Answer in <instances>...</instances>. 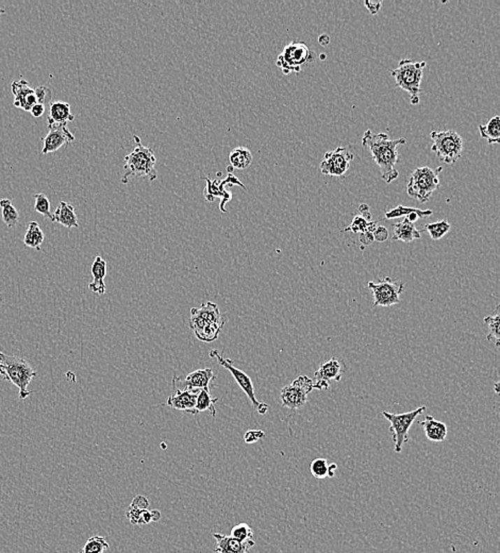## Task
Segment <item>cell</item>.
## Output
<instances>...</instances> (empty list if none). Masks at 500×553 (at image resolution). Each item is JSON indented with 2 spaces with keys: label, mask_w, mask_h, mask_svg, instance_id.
Returning <instances> with one entry per match:
<instances>
[{
  "label": "cell",
  "mask_w": 500,
  "mask_h": 553,
  "mask_svg": "<svg viewBox=\"0 0 500 553\" xmlns=\"http://www.w3.org/2000/svg\"><path fill=\"white\" fill-rule=\"evenodd\" d=\"M407 140L403 138L397 140H390L385 134H373L371 130H366L362 138V146L371 152L373 161L380 169L381 177L387 183H392L398 178L399 173L395 168L398 162L397 149L406 145Z\"/></svg>",
  "instance_id": "cell-1"
},
{
  "label": "cell",
  "mask_w": 500,
  "mask_h": 553,
  "mask_svg": "<svg viewBox=\"0 0 500 553\" xmlns=\"http://www.w3.org/2000/svg\"><path fill=\"white\" fill-rule=\"evenodd\" d=\"M136 142V148L131 154L124 157V175L122 177V183L127 185L131 177L136 178H148L155 181L158 177L156 169L157 158L154 150L142 144L140 136H134Z\"/></svg>",
  "instance_id": "cell-2"
},
{
  "label": "cell",
  "mask_w": 500,
  "mask_h": 553,
  "mask_svg": "<svg viewBox=\"0 0 500 553\" xmlns=\"http://www.w3.org/2000/svg\"><path fill=\"white\" fill-rule=\"evenodd\" d=\"M0 375L17 387L20 400L30 397L31 392L28 389V385L36 378V371L27 361L0 352Z\"/></svg>",
  "instance_id": "cell-3"
},
{
  "label": "cell",
  "mask_w": 500,
  "mask_h": 553,
  "mask_svg": "<svg viewBox=\"0 0 500 553\" xmlns=\"http://www.w3.org/2000/svg\"><path fill=\"white\" fill-rule=\"evenodd\" d=\"M442 171V167L432 169L430 167L424 166L414 169L413 173L410 175L409 181H408V195L417 200L420 203L429 201L432 194L440 187L438 173Z\"/></svg>",
  "instance_id": "cell-4"
},
{
  "label": "cell",
  "mask_w": 500,
  "mask_h": 553,
  "mask_svg": "<svg viewBox=\"0 0 500 553\" xmlns=\"http://www.w3.org/2000/svg\"><path fill=\"white\" fill-rule=\"evenodd\" d=\"M426 65L427 63L424 61L414 62L410 59H403L400 60L397 69L391 71V75L399 89L407 92L411 98L418 97L422 93L420 82Z\"/></svg>",
  "instance_id": "cell-5"
},
{
  "label": "cell",
  "mask_w": 500,
  "mask_h": 553,
  "mask_svg": "<svg viewBox=\"0 0 500 553\" xmlns=\"http://www.w3.org/2000/svg\"><path fill=\"white\" fill-rule=\"evenodd\" d=\"M432 144L431 150L438 160L446 164H454L460 160L463 152V140L460 134L454 130L430 132Z\"/></svg>",
  "instance_id": "cell-6"
},
{
  "label": "cell",
  "mask_w": 500,
  "mask_h": 553,
  "mask_svg": "<svg viewBox=\"0 0 500 553\" xmlns=\"http://www.w3.org/2000/svg\"><path fill=\"white\" fill-rule=\"evenodd\" d=\"M314 54L303 42L287 44L278 56L276 64L285 75L300 73L306 65L313 62Z\"/></svg>",
  "instance_id": "cell-7"
},
{
  "label": "cell",
  "mask_w": 500,
  "mask_h": 553,
  "mask_svg": "<svg viewBox=\"0 0 500 553\" xmlns=\"http://www.w3.org/2000/svg\"><path fill=\"white\" fill-rule=\"evenodd\" d=\"M426 410V407L417 408L413 411L408 412V413L403 414H392L389 412H383V415L385 416V419L390 422V431L393 434V442L395 444V452L399 454L403 450V446L405 443L409 442L410 428L414 420L416 419L418 415L422 414V412Z\"/></svg>",
  "instance_id": "cell-8"
},
{
  "label": "cell",
  "mask_w": 500,
  "mask_h": 553,
  "mask_svg": "<svg viewBox=\"0 0 500 553\" xmlns=\"http://www.w3.org/2000/svg\"><path fill=\"white\" fill-rule=\"evenodd\" d=\"M373 296V307H392L400 303V295L405 291L401 281L394 280L390 277L381 279L379 282L367 285Z\"/></svg>",
  "instance_id": "cell-9"
},
{
  "label": "cell",
  "mask_w": 500,
  "mask_h": 553,
  "mask_svg": "<svg viewBox=\"0 0 500 553\" xmlns=\"http://www.w3.org/2000/svg\"><path fill=\"white\" fill-rule=\"evenodd\" d=\"M313 381L308 375H299L290 385L283 387L280 392L281 403L283 408L298 410L305 407L308 396L313 391Z\"/></svg>",
  "instance_id": "cell-10"
},
{
  "label": "cell",
  "mask_w": 500,
  "mask_h": 553,
  "mask_svg": "<svg viewBox=\"0 0 500 553\" xmlns=\"http://www.w3.org/2000/svg\"><path fill=\"white\" fill-rule=\"evenodd\" d=\"M354 158V154L349 152L348 149L342 146L338 147L324 154L320 165V171L324 175L331 177H344L350 168Z\"/></svg>",
  "instance_id": "cell-11"
},
{
  "label": "cell",
  "mask_w": 500,
  "mask_h": 553,
  "mask_svg": "<svg viewBox=\"0 0 500 553\" xmlns=\"http://www.w3.org/2000/svg\"><path fill=\"white\" fill-rule=\"evenodd\" d=\"M203 179H205L206 182H207V187H206L205 192H203L206 200L209 201V203H212V201L215 200V198H222L220 209L222 213H227V209L224 208V205L229 203L230 200L232 199V194L228 192L224 187L227 185H238L243 189H246V187L238 180V177L232 173H228L227 177L222 181L212 180L210 177H206V178Z\"/></svg>",
  "instance_id": "cell-12"
},
{
  "label": "cell",
  "mask_w": 500,
  "mask_h": 553,
  "mask_svg": "<svg viewBox=\"0 0 500 553\" xmlns=\"http://www.w3.org/2000/svg\"><path fill=\"white\" fill-rule=\"evenodd\" d=\"M210 358L215 359V360L220 363V366L224 367V369H227V371H229L230 373H231L232 377H234V380H236V383H238V387H240L241 389H242V391L246 394L248 399L252 401L255 409H257V407L260 405V401L257 400L256 393H255L254 385H252V379H250V377H249L247 373H245L244 371L236 368L231 360L224 358L222 354H220V351L216 350V349L210 351Z\"/></svg>",
  "instance_id": "cell-13"
},
{
  "label": "cell",
  "mask_w": 500,
  "mask_h": 553,
  "mask_svg": "<svg viewBox=\"0 0 500 553\" xmlns=\"http://www.w3.org/2000/svg\"><path fill=\"white\" fill-rule=\"evenodd\" d=\"M215 379V375L211 368L197 369L189 373L185 379L173 375V387L179 389H209L210 383Z\"/></svg>",
  "instance_id": "cell-14"
},
{
  "label": "cell",
  "mask_w": 500,
  "mask_h": 553,
  "mask_svg": "<svg viewBox=\"0 0 500 553\" xmlns=\"http://www.w3.org/2000/svg\"><path fill=\"white\" fill-rule=\"evenodd\" d=\"M48 128V134L43 138V155L56 152L65 144H69L75 141V136L67 129L65 124H50Z\"/></svg>",
  "instance_id": "cell-15"
},
{
  "label": "cell",
  "mask_w": 500,
  "mask_h": 553,
  "mask_svg": "<svg viewBox=\"0 0 500 553\" xmlns=\"http://www.w3.org/2000/svg\"><path fill=\"white\" fill-rule=\"evenodd\" d=\"M12 93L14 95V106L16 108L30 112L32 108L38 103L36 92L29 87L28 81L20 78L11 85Z\"/></svg>",
  "instance_id": "cell-16"
},
{
  "label": "cell",
  "mask_w": 500,
  "mask_h": 553,
  "mask_svg": "<svg viewBox=\"0 0 500 553\" xmlns=\"http://www.w3.org/2000/svg\"><path fill=\"white\" fill-rule=\"evenodd\" d=\"M175 389V394L171 396L167 400V405L173 409L183 411L189 415H197L196 412V401L199 391H191V389Z\"/></svg>",
  "instance_id": "cell-17"
},
{
  "label": "cell",
  "mask_w": 500,
  "mask_h": 553,
  "mask_svg": "<svg viewBox=\"0 0 500 553\" xmlns=\"http://www.w3.org/2000/svg\"><path fill=\"white\" fill-rule=\"evenodd\" d=\"M213 536L217 542V547L214 553H248L249 550L256 545L254 540L241 542L230 536L220 533H214Z\"/></svg>",
  "instance_id": "cell-18"
},
{
  "label": "cell",
  "mask_w": 500,
  "mask_h": 553,
  "mask_svg": "<svg viewBox=\"0 0 500 553\" xmlns=\"http://www.w3.org/2000/svg\"><path fill=\"white\" fill-rule=\"evenodd\" d=\"M92 275H93V281L90 283L89 289L93 293L98 294V295H103L107 291V287L105 285V278L108 273V264L105 260L100 256H97L92 264L91 268Z\"/></svg>",
  "instance_id": "cell-19"
},
{
  "label": "cell",
  "mask_w": 500,
  "mask_h": 553,
  "mask_svg": "<svg viewBox=\"0 0 500 553\" xmlns=\"http://www.w3.org/2000/svg\"><path fill=\"white\" fill-rule=\"evenodd\" d=\"M345 365L336 358L330 359L327 362L322 363L320 368L314 373L315 380H324L330 383V381H341Z\"/></svg>",
  "instance_id": "cell-20"
},
{
  "label": "cell",
  "mask_w": 500,
  "mask_h": 553,
  "mask_svg": "<svg viewBox=\"0 0 500 553\" xmlns=\"http://www.w3.org/2000/svg\"><path fill=\"white\" fill-rule=\"evenodd\" d=\"M420 424L422 426L428 440L431 442L441 443L446 440L448 430H447V426L444 422H438V420L434 419L432 416L428 415L424 417L422 422H420Z\"/></svg>",
  "instance_id": "cell-21"
},
{
  "label": "cell",
  "mask_w": 500,
  "mask_h": 553,
  "mask_svg": "<svg viewBox=\"0 0 500 553\" xmlns=\"http://www.w3.org/2000/svg\"><path fill=\"white\" fill-rule=\"evenodd\" d=\"M52 222H58L67 229H73V228L78 229L79 228L78 217L75 212V208L65 201H61L59 203L58 208L54 213Z\"/></svg>",
  "instance_id": "cell-22"
},
{
  "label": "cell",
  "mask_w": 500,
  "mask_h": 553,
  "mask_svg": "<svg viewBox=\"0 0 500 553\" xmlns=\"http://www.w3.org/2000/svg\"><path fill=\"white\" fill-rule=\"evenodd\" d=\"M73 120H75V116L71 114V105L69 103L55 101V103H50L48 120H47L48 126L54 124H67V122H73Z\"/></svg>",
  "instance_id": "cell-23"
},
{
  "label": "cell",
  "mask_w": 500,
  "mask_h": 553,
  "mask_svg": "<svg viewBox=\"0 0 500 553\" xmlns=\"http://www.w3.org/2000/svg\"><path fill=\"white\" fill-rule=\"evenodd\" d=\"M393 228L394 236L393 238H392L393 240L410 243L412 240L420 238V236H422L420 230L415 227V224L408 220L407 218H405L403 222L394 224Z\"/></svg>",
  "instance_id": "cell-24"
},
{
  "label": "cell",
  "mask_w": 500,
  "mask_h": 553,
  "mask_svg": "<svg viewBox=\"0 0 500 553\" xmlns=\"http://www.w3.org/2000/svg\"><path fill=\"white\" fill-rule=\"evenodd\" d=\"M191 315H198L211 324H218L224 328L226 320L222 318L218 306L213 303H203L199 308H192Z\"/></svg>",
  "instance_id": "cell-25"
},
{
  "label": "cell",
  "mask_w": 500,
  "mask_h": 553,
  "mask_svg": "<svg viewBox=\"0 0 500 553\" xmlns=\"http://www.w3.org/2000/svg\"><path fill=\"white\" fill-rule=\"evenodd\" d=\"M479 134L490 145L500 144V116H494L487 124H479Z\"/></svg>",
  "instance_id": "cell-26"
},
{
  "label": "cell",
  "mask_w": 500,
  "mask_h": 553,
  "mask_svg": "<svg viewBox=\"0 0 500 553\" xmlns=\"http://www.w3.org/2000/svg\"><path fill=\"white\" fill-rule=\"evenodd\" d=\"M483 320L489 331L487 340L494 343L497 348H500V305L496 307L491 315L487 316Z\"/></svg>",
  "instance_id": "cell-27"
},
{
  "label": "cell",
  "mask_w": 500,
  "mask_h": 553,
  "mask_svg": "<svg viewBox=\"0 0 500 553\" xmlns=\"http://www.w3.org/2000/svg\"><path fill=\"white\" fill-rule=\"evenodd\" d=\"M229 162L234 168L246 169L252 162V154L247 147L238 146L231 150Z\"/></svg>",
  "instance_id": "cell-28"
},
{
  "label": "cell",
  "mask_w": 500,
  "mask_h": 553,
  "mask_svg": "<svg viewBox=\"0 0 500 553\" xmlns=\"http://www.w3.org/2000/svg\"><path fill=\"white\" fill-rule=\"evenodd\" d=\"M44 243V234L38 226V222H31L28 226L27 232L24 234V244L29 248L40 250L41 246Z\"/></svg>",
  "instance_id": "cell-29"
},
{
  "label": "cell",
  "mask_w": 500,
  "mask_h": 553,
  "mask_svg": "<svg viewBox=\"0 0 500 553\" xmlns=\"http://www.w3.org/2000/svg\"><path fill=\"white\" fill-rule=\"evenodd\" d=\"M217 402V398L213 399L210 395V389H200L197 396V401H196V412L210 411L211 415L215 417L216 409L215 403Z\"/></svg>",
  "instance_id": "cell-30"
},
{
  "label": "cell",
  "mask_w": 500,
  "mask_h": 553,
  "mask_svg": "<svg viewBox=\"0 0 500 553\" xmlns=\"http://www.w3.org/2000/svg\"><path fill=\"white\" fill-rule=\"evenodd\" d=\"M0 208L3 212V220L6 226L9 228L15 227L20 220V214H18L17 210L14 208L11 200L8 198L0 200Z\"/></svg>",
  "instance_id": "cell-31"
},
{
  "label": "cell",
  "mask_w": 500,
  "mask_h": 553,
  "mask_svg": "<svg viewBox=\"0 0 500 553\" xmlns=\"http://www.w3.org/2000/svg\"><path fill=\"white\" fill-rule=\"evenodd\" d=\"M452 229V226L446 220H438V222H431L424 226V231L429 234L430 238L434 240H438L446 236Z\"/></svg>",
  "instance_id": "cell-32"
},
{
  "label": "cell",
  "mask_w": 500,
  "mask_h": 553,
  "mask_svg": "<svg viewBox=\"0 0 500 553\" xmlns=\"http://www.w3.org/2000/svg\"><path fill=\"white\" fill-rule=\"evenodd\" d=\"M109 547V543L105 538L101 536H92L78 553H103Z\"/></svg>",
  "instance_id": "cell-33"
},
{
  "label": "cell",
  "mask_w": 500,
  "mask_h": 553,
  "mask_svg": "<svg viewBox=\"0 0 500 553\" xmlns=\"http://www.w3.org/2000/svg\"><path fill=\"white\" fill-rule=\"evenodd\" d=\"M230 536L236 538V540H241V542H248V540H252V538H254V532H252V528L248 524L242 522V524H236L232 528Z\"/></svg>",
  "instance_id": "cell-34"
},
{
  "label": "cell",
  "mask_w": 500,
  "mask_h": 553,
  "mask_svg": "<svg viewBox=\"0 0 500 553\" xmlns=\"http://www.w3.org/2000/svg\"><path fill=\"white\" fill-rule=\"evenodd\" d=\"M34 210L38 213L46 216L49 220H54V214L50 211V201L48 197L45 194L40 193L36 195V205H34Z\"/></svg>",
  "instance_id": "cell-35"
},
{
  "label": "cell",
  "mask_w": 500,
  "mask_h": 553,
  "mask_svg": "<svg viewBox=\"0 0 500 553\" xmlns=\"http://www.w3.org/2000/svg\"><path fill=\"white\" fill-rule=\"evenodd\" d=\"M328 468H329V464H328L327 460L322 458L315 459L312 461L311 465H310V471L316 479L327 477Z\"/></svg>",
  "instance_id": "cell-36"
},
{
  "label": "cell",
  "mask_w": 500,
  "mask_h": 553,
  "mask_svg": "<svg viewBox=\"0 0 500 553\" xmlns=\"http://www.w3.org/2000/svg\"><path fill=\"white\" fill-rule=\"evenodd\" d=\"M417 211L418 209H415V208L403 207V205H398L397 207L390 210L385 213V218L387 220H394V218L403 217V216L407 217L409 214Z\"/></svg>",
  "instance_id": "cell-37"
},
{
  "label": "cell",
  "mask_w": 500,
  "mask_h": 553,
  "mask_svg": "<svg viewBox=\"0 0 500 553\" xmlns=\"http://www.w3.org/2000/svg\"><path fill=\"white\" fill-rule=\"evenodd\" d=\"M369 220H365L363 216H356L352 220V224L344 231H352L354 234H363L367 231V226H369Z\"/></svg>",
  "instance_id": "cell-38"
},
{
  "label": "cell",
  "mask_w": 500,
  "mask_h": 553,
  "mask_svg": "<svg viewBox=\"0 0 500 553\" xmlns=\"http://www.w3.org/2000/svg\"><path fill=\"white\" fill-rule=\"evenodd\" d=\"M34 92H36L38 103H41V105L45 106V103H46L47 101H49V100L52 99V92H50V89H49L48 87H44V85L36 87V89H34Z\"/></svg>",
  "instance_id": "cell-39"
},
{
  "label": "cell",
  "mask_w": 500,
  "mask_h": 553,
  "mask_svg": "<svg viewBox=\"0 0 500 553\" xmlns=\"http://www.w3.org/2000/svg\"><path fill=\"white\" fill-rule=\"evenodd\" d=\"M265 436H266V434L261 431V430H248V431L244 434V440L246 444H255V443L258 442V440L264 438Z\"/></svg>",
  "instance_id": "cell-40"
},
{
  "label": "cell",
  "mask_w": 500,
  "mask_h": 553,
  "mask_svg": "<svg viewBox=\"0 0 500 553\" xmlns=\"http://www.w3.org/2000/svg\"><path fill=\"white\" fill-rule=\"evenodd\" d=\"M143 511H144V510L136 509V508L130 505V507L128 508L126 516H127L128 519H129V522H131L132 524L141 526V517H142Z\"/></svg>",
  "instance_id": "cell-41"
},
{
  "label": "cell",
  "mask_w": 500,
  "mask_h": 553,
  "mask_svg": "<svg viewBox=\"0 0 500 553\" xmlns=\"http://www.w3.org/2000/svg\"><path fill=\"white\" fill-rule=\"evenodd\" d=\"M131 507L138 510H147L149 507V501L145 496L138 495L132 500Z\"/></svg>",
  "instance_id": "cell-42"
},
{
  "label": "cell",
  "mask_w": 500,
  "mask_h": 553,
  "mask_svg": "<svg viewBox=\"0 0 500 553\" xmlns=\"http://www.w3.org/2000/svg\"><path fill=\"white\" fill-rule=\"evenodd\" d=\"M373 240H377V242H385V240L389 238V231H387V228L380 227L377 228L376 231L373 232Z\"/></svg>",
  "instance_id": "cell-43"
},
{
  "label": "cell",
  "mask_w": 500,
  "mask_h": 553,
  "mask_svg": "<svg viewBox=\"0 0 500 553\" xmlns=\"http://www.w3.org/2000/svg\"><path fill=\"white\" fill-rule=\"evenodd\" d=\"M364 5L371 15H376V14L380 11L383 3H381V1H371V0H369H369H366V1L364 3Z\"/></svg>",
  "instance_id": "cell-44"
},
{
  "label": "cell",
  "mask_w": 500,
  "mask_h": 553,
  "mask_svg": "<svg viewBox=\"0 0 500 553\" xmlns=\"http://www.w3.org/2000/svg\"><path fill=\"white\" fill-rule=\"evenodd\" d=\"M373 236L371 232H363L360 234V242L362 243L363 246H369L373 242Z\"/></svg>",
  "instance_id": "cell-45"
},
{
  "label": "cell",
  "mask_w": 500,
  "mask_h": 553,
  "mask_svg": "<svg viewBox=\"0 0 500 553\" xmlns=\"http://www.w3.org/2000/svg\"><path fill=\"white\" fill-rule=\"evenodd\" d=\"M30 113H31V115L34 116V117H41V116L45 113V106L41 105V103H36V105L32 108Z\"/></svg>",
  "instance_id": "cell-46"
},
{
  "label": "cell",
  "mask_w": 500,
  "mask_h": 553,
  "mask_svg": "<svg viewBox=\"0 0 500 553\" xmlns=\"http://www.w3.org/2000/svg\"><path fill=\"white\" fill-rule=\"evenodd\" d=\"M330 387V383L324 380H315L313 383V389H318V391H327Z\"/></svg>",
  "instance_id": "cell-47"
},
{
  "label": "cell",
  "mask_w": 500,
  "mask_h": 553,
  "mask_svg": "<svg viewBox=\"0 0 500 553\" xmlns=\"http://www.w3.org/2000/svg\"><path fill=\"white\" fill-rule=\"evenodd\" d=\"M359 211L362 213L363 217L365 218L366 220H371V214H369V208L367 205H361L359 207Z\"/></svg>",
  "instance_id": "cell-48"
},
{
  "label": "cell",
  "mask_w": 500,
  "mask_h": 553,
  "mask_svg": "<svg viewBox=\"0 0 500 553\" xmlns=\"http://www.w3.org/2000/svg\"><path fill=\"white\" fill-rule=\"evenodd\" d=\"M318 41H320V43L322 45V46H327V45L329 44L330 38L327 36V34H322V36L318 38Z\"/></svg>",
  "instance_id": "cell-49"
},
{
  "label": "cell",
  "mask_w": 500,
  "mask_h": 553,
  "mask_svg": "<svg viewBox=\"0 0 500 553\" xmlns=\"http://www.w3.org/2000/svg\"><path fill=\"white\" fill-rule=\"evenodd\" d=\"M269 407L266 405V403H263V402H260V405L257 407V411L259 412L260 414H265L267 411H269Z\"/></svg>",
  "instance_id": "cell-50"
},
{
  "label": "cell",
  "mask_w": 500,
  "mask_h": 553,
  "mask_svg": "<svg viewBox=\"0 0 500 553\" xmlns=\"http://www.w3.org/2000/svg\"><path fill=\"white\" fill-rule=\"evenodd\" d=\"M338 468V465L334 464H329V468H328V477H334V475H336V471Z\"/></svg>",
  "instance_id": "cell-51"
},
{
  "label": "cell",
  "mask_w": 500,
  "mask_h": 553,
  "mask_svg": "<svg viewBox=\"0 0 500 553\" xmlns=\"http://www.w3.org/2000/svg\"><path fill=\"white\" fill-rule=\"evenodd\" d=\"M152 522H159L161 519V513L158 510H152Z\"/></svg>",
  "instance_id": "cell-52"
},
{
  "label": "cell",
  "mask_w": 500,
  "mask_h": 553,
  "mask_svg": "<svg viewBox=\"0 0 500 553\" xmlns=\"http://www.w3.org/2000/svg\"><path fill=\"white\" fill-rule=\"evenodd\" d=\"M494 392H495L497 395H500V380L497 381V382L494 385Z\"/></svg>",
  "instance_id": "cell-53"
},
{
  "label": "cell",
  "mask_w": 500,
  "mask_h": 553,
  "mask_svg": "<svg viewBox=\"0 0 500 553\" xmlns=\"http://www.w3.org/2000/svg\"><path fill=\"white\" fill-rule=\"evenodd\" d=\"M5 13H6V10L5 9H0V17H1V15H3V14H5Z\"/></svg>",
  "instance_id": "cell-54"
},
{
  "label": "cell",
  "mask_w": 500,
  "mask_h": 553,
  "mask_svg": "<svg viewBox=\"0 0 500 553\" xmlns=\"http://www.w3.org/2000/svg\"><path fill=\"white\" fill-rule=\"evenodd\" d=\"M499 422H500V418H499Z\"/></svg>",
  "instance_id": "cell-55"
}]
</instances>
